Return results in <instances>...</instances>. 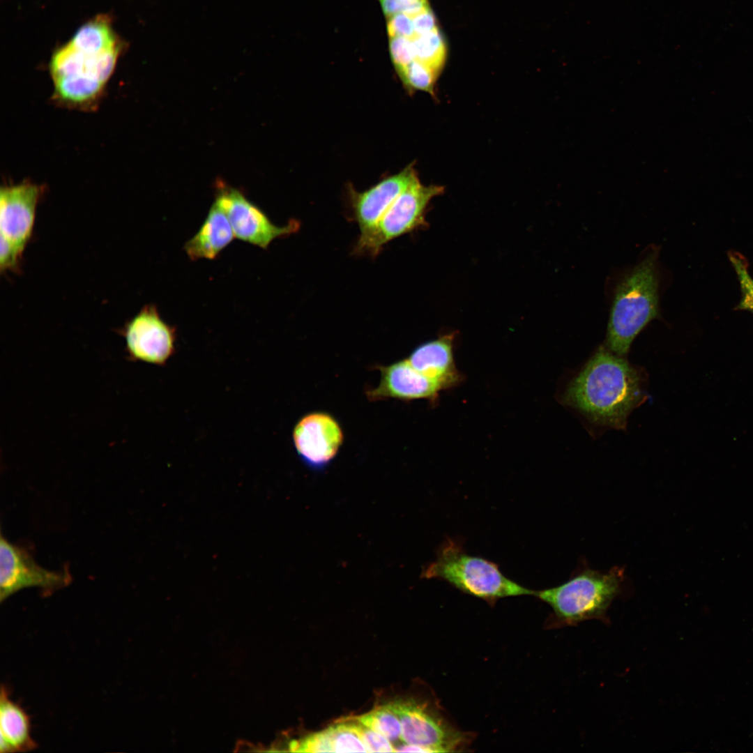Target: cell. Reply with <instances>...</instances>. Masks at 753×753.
Masks as SVG:
<instances>
[{
	"label": "cell",
	"mask_w": 753,
	"mask_h": 753,
	"mask_svg": "<svg viewBox=\"0 0 753 753\" xmlns=\"http://www.w3.org/2000/svg\"><path fill=\"white\" fill-rule=\"evenodd\" d=\"M355 721L356 722H353V726L359 733L367 752H395L394 745L388 738L360 722Z\"/></svg>",
	"instance_id": "24"
},
{
	"label": "cell",
	"mask_w": 753,
	"mask_h": 753,
	"mask_svg": "<svg viewBox=\"0 0 753 753\" xmlns=\"http://www.w3.org/2000/svg\"><path fill=\"white\" fill-rule=\"evenodd\" d=\"M235 238L229 220L214 202L199 230L184 245L188 257L214 259Z\"/></svg>",
	"instance_id": "15"
},
{
	"label": "cell",
	"mask_w": 753,
	"mask_h": 753,
	"mask_svg": "<svg viewBox=\"0 0 753 753\" xmlns=\"http://www.w3.org/2000/svg\"><path fill=\"white\" fill-rule=\"evenodd\" d=\"M42 194L43 188L30 182L1 188V236L23 250L32 235L36 207Z\"/></svg>",
	"instance_id": "11"
},
{
	"label": "cell",
	"mask_w": 753,
	"mask_h": 753,
	"mask_svg": "<svg viewBox=\"0 0 753 753\" xmlns=\"http://www.w3.org/2000/svg\"><path fill=\"white\" fill-rule=\"evenodd\" d=\"M728 257L737 275L741 291V299L735 309L753 314V278L748 271L747 261L738 252H729Z\"/></svg>",
	"instance_id": "22"
},
{
	"label": "cell",
	"mask_w": 753,
	"mask_h": 753,
	"mask_svg": "<svg viewBox=\"0 0 753 753\" xmlns=\"http://www.w3.org/2000/svg\"><path fill=\"white\" fill-rule=\"evenodd\" d=\"M23 252L24 250L14 243L1 236V271H17L20 268Z\"/></svg>",
	"instance_id": "27"
},
{
	"label": "cell",
	"mask_w": 753,
	"mask_h": 753,
	"mask_svg": "<svg viewBox=\"0 0 753 753\" xmlns=\"http://www.w3.org/2000/svg\"><path fill=\"white\" fill-rule=\"evenodd\" d=\"M397 73L410 93L423 91L435 96L434 86L439 75L425 64L414 60Z\"/></svg>",
	"instance_id": "20"
},
{
	"label": "cell",
	"mask_w": 753,
	"mask_h": 753,
	"mask_svg": "<svg viewBox=\"0 0 753 753\" xmlns=\"http://www.w3.org/2000/svg\"><path fill=\"white\" fill-rule=\"evenodd\" d=\"M227 215L235 238L262 249L272 241L296 233L301 224L291 220L284 226L273 223L268 216L238 190L222 189L215 201Z\"/></svg>",
	"instance_id": "8"
},
{
	"label": "cell",
	"mask_w": 753,
	"mask_h": 753,
	"mask_svg": "<svg viewBox=\"0 0 753 753\" xmlns=\"http://www.w3.org/2000/svg\"><path fill=\"white\" fill-rule=\"evenodd\" d=\"M379 2L387 18L401 13L413 17L430 8L427 0H379Z\"/></svg>",
	"instance_id": "25"
},
{
	"label": "cell",
	"mask_w": 753,
	"mask_h": 753,
	"mask_svg": "<svg viewBox=\"0 0 753 753\" xmlns=\"http://www.w3.org/2000/svg\"><path fill=\"white\" fill-rule=\"evenodd\" d=\"M292 440L301 462L312 470L321 471L335 457L342 445L344 434L331 414L314 411L297 421Z\"/></svg>",
	"instance_id": "10"
},
{
	"label": "cell",
	"mask_w": 753,
	"mask_h": 753,
	"mask_svg": "<svg viewBox=\"0 0 753 753\" xmlns=\"http://www.w3.org/2000/svg\"><path fill=\"white\" fill-rule=\"evenodd\" d=\"M387 31L390 38H412L416 36L412 17L402 13L388 18Z\"/></svg>",
	"instance_id": "28"
},
{
	"label": "cell",
	"mask_w": 753,
	"mask_h": 753,
	"mask_svg": "<svg viewBox=\"0 0 753 753\" xmlns=\"http://www.w3.org/2000/svg\"><path fill=\"white\" fill-rule=\"evenodd\" d=\"M353 720L381 733L393 745L402 740L401 723L390 703L356 717Z\"/></svg>",
	"instance_id": "19"
},
{
	"label": "cell",
	"mask_w": 753,
	"mask_h": 753,
	"mask_svg": "<svg viewBox=\"0 0 753 753\" xmlns=\"http://www.w3.org/2000/svg\"><path fill=\"white\" fill-rule=\"evenodd\" d=\"M390 58L396 71L414 61L411 39L391 37L389 42Z\"/></svg>",
	"instance_id": "26"
},
{
	"label": "cell",
	"mask_w": 753,
	"mask_h": 753,
	"mask_svg": "<svg viewBox=\"0 0 753 753\" xmlns=\"http://www.w3.org/2000/svg\"><path fill=\"white\" fill-rule=\"evenodd\" d=\"M441 185H424L416 178L394 201L369 231L360 234L355 254L376 257L388 242L428 225L425 211L429 201L443 193Z\"/></svg>",
	"instance_id": "5"
},
{
	"label": "cell",
	"mask_w": 753,
	"mask_h": 753,
	"mask_svg": "<svg viewBox=\"0 0 753 753\" xmlns=\"http://www.w3.org/2000/svg\"><path fill=\"white\" fill-rule=\"evenodd\" d=\"M376 368L380 372V381L375 388L367 390L365 394L370 401L434 400L442 390L435 382L414 368L407 358L388 365H377Z\"/></svg>",
	"instance_id": "13"
},
{
	"label": "cell",
	"mask_w": 753,
	"mask_h": 753,
	"mask_svg": "<svg viewBox=\"0 0 753 753\" xmlns=\"http://www.w3.org/2000/svg\"><path fill=\"white\" fill-rule=\"evenodd\" d=\"M0 731L1 753L26 752L37 747L31 736L28 715L10 699L4 685H1L0 695Z\"/></svg>",
	"instance_id": "16"
},
{
	"label": "cell",
	"mask_w": 753,
	"mask_h": 753,
	"mask_svg": "<svg viewBox=\"0 0 753 753\" xmlns=\"http://www.w3.org/2000/svg\"><path fill=\"white\" fill-rule=\"evenodd\" d=\"M623 357L600 347L568 384L561 401L593 425L625 429L647 394L645 374Z\"/></svg>",
	"instance_id": "1"
},
{
	"label": "cell",
	"mask_w": 753,
	"mask_h": 753,
	"mask_svg": "<svg viewBox=\"0 0 753 753\" xmlns=\"http://www.w3.org/2000/svg\"><path fill=\"white\" fill-rule=\"evenodd\" d=\"M421 577L445 581L491 604L504 598L534 593V590L507 577L496 563L468 554L462 542L450 538L441 544L435 560L423 569Z\"/></svg>",
	"instance_id": "3"
},
{
	"label": "cell",
	"mask_w": 753,
	"mask_h": 753,
	"mask_svg": "<svg viewBox=\"0 0 753 753\" xmlns=\"http://www.w3.org/2000/svg\"><path fill=\"white\" fill-rule=\"evenodd\" d=\"M119 333L125 339L130 361L162 366L176 351V328L161 319L153 305L144 306Z\"/></svg>",
	"instance_id": "6"
},
{
	"label": "cell",
	"mask_w": 753,
	"mask_h": 753,
	"mask_svg": "<svg viewBox=\"0 0 753 753\" xmlns=\"http://www.w3.org/2000/svg\"><path fill=\"white\" fill-rule=\"evenodd\" d=\"M624 580L623 568L600 571L586 565L577 569L565 582L534 591L533 595L551 607L555 624L575 625L587 620H604Z\"/></svg>",
	"instance_id": "4"
},
{
	"label": "cell",
	"mask_w": 753,
	"mask_h": 753,
	"mask_svg": "<svg viewBox=\"0 0 753 753\" xmlns=\"http://www.w3.org/2000/svg\"><path fill=\"white\" fill-rule=\"evenodd\" d=\"M71 581L66 570L53 571L40 566L24 548L0 539V600L21 589L40 588L45 591L66 586Z\"/></svg>",
	"instance_id": "9"
},
{
	"label": "cell",
	"mask_w": 753,
	"mask_h": 753,
	"mask_svg": "<svg viewBox=\"0 0 753 753\" xmlns=\"http://www.w3.org/2000/svg\"><path fill=\"white\" fill-rule=\"evenodd\" d=\"M390 703L399 717L404 743L419 746L427 752H450L465 741L462 733L423 704L414 700Z\"/></svg>",
	"instance_id": "7"
},
{
	"label": "cell",
	"mask_w": 753,
	"mask_h": 753,
	"mask_svg": "<svg viewBox=\"0 0 753 753\" xmlns=\"http://www.w3.org/2000/svg\"><path fill=\"white\" fill-rule=\"evenodd\" d=\"M454 333L445 334L418 345L407 358L414 368L442 390L457 386L463 379L454 360Z\"/></svg>",
	"instance_id": "14"
},
{
	"label": "cell",
	"mask_w": 753,
	"mask_h": 753,
	"mask_svg": "<svg viewBox=\"0 0 753 753\" xmlns=\"http://www.w3.org/2000/svg\"><path fill=\"white\" fill-rule=\"evenodd\" d=\"M334 752H367L359 733L351 722H340L328 728Z\"/></svg>",
	"instance_id": "21"
},
{
	"label": "cell",
	"mask_w": 753,
	"mask_h": 753,
	"mask_svg": "<svg viewBox=\"0 0 753 753\" xmlns=\"http://www.w3.org/2000/svg\"><path fill=\"white\" fill-rule=\"evenodd\" d=\"M413 164L398 174L390 176L363 192L349 188L351 219L360 229V234L369 231L380 220L397 197L416 178Z\"/></svg>",
	"instance_id": "12"
},
{
	"label": "cell",
	"mask_w": 753,
	"mask_h": 753,
	"mask_svg": "<svg viewBox=\"0 0 753 753\" xmlns=\"http://www.w3.org/2000/svg\"><path fill=\"white\" fill-rule=\"evenodd\" d=\"M658 251L652 249L618 281L614 289L606 344L623 356L637 335L659 317Z\"/></svg>",
	"instance_id": "2"
},
{
	"label": "cell",
	"mask_w": 753,
	"mask_h": 753,
	"mask_svg": "<svg viewBox=\"0 0 753 753\" xmlns=\"http://www.w3.org/2000/svg\"><path fill=\"white\" fill-rule=\"evenodd\" d=\"M78 50L95 54L121 45L114 33L109 19L98 16L83 24L69 42Z\"/></svg>",
	"instance_id": "17"
},
{
	"label": "cell",
	"mask_w": 753,
	"mask_h": 753,
	"mask_svg": "<svg viewBox=\"0 0 753 753\" xmlns=\"http://www.w3.org/2000/svg\"><path fill=\"white\" fill-rule=\"evenodd\" d=\"M289 750L296 752H334L328 729L290 742Z\"/></svg>",
	"instance_id": "23"
},
{
	"label": "cell",
	"mask_w": 753,
	"mask_h": 753,
	"mask_svg": "<svg viewBox=\"0 0 753 753\" xmlns=\"http://www.w3.org/2000/svg\"><path fill=\"white\" fill-rule=\"evenodd\" d=\"M411 39L414 60L425 64L439 75L446 63L447 48L439 28L416 35Z\"/></svg>",
	"instance_id": "18"
},
{
	"label": "cell",
	"mask_w": 753,
	"mask_h": 753,
	"mask_svg": "<svg viewBox=\"0 0 753 753\" xmlns=\"http://www.w3.org/2000/svg\"><path fill=\"white\" fill-rule=\"evenodd\" d=\"M411 17L416 35L426 33L438 29L436 19L430 8Z\"/></svg>",
	"instance_id": "29"
}]
</instances>
